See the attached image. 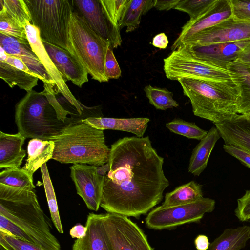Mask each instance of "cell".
Masks as SVG:
<instances>
[{
	"label": "cell",
	"mask_w": 250,
	"mask_h": 250,
	"mask_svg": "<svg viewBox=\"0 0 250 250\" xmlns=\"http://www.w3.org/2000/svg\"><path fill=\"white\" fill-rule=\"evenodd\" d=\"M245 118L250 121V112L243 115Z\"/></svg>",
	"instance_id": "cell-49"
},
{
	"label": "cell",
	"mask_w": 250,
	"mask_h": 250,
	"mask_svg": "<svg viewBox=\"0 0 250 250\" xmlns=\"http://www.w3.org/2000/svg\"><path fill=\"white\" fill-rule=\"evenodd\" d=\"M250 43V40H245L181 47L194 58L213 66L227 70L229 65L237 60L240 54Z\"/></svg>",
	"instance_id": "cell-14"
},
{
	"label": "cell",
	"mask_w": 250,
	"mask_h": 250,
	"mask_svg": "<svg viewBox=\"0 0 250 250\" xmlns=\"http://www.w3.org/2000/svg\"><path fill=\"white\" fill-rule=\"evenodd\" d=\"M0 33L20 41H28L25 28L2 16H0Z\"/></svg>",
	"instance_id": "cell-37"
},
{
	"label": "cell",
	"mask_w": 250,
	"mask_h": 250,
	"mask_svg": "<svg viewBox=\"0 0 250 250\" xmlns=\"http://www.w3.org/2000/svg\"><path fill=\"white\" fill-rule=\"evenodd\" d=\"M235 216L240 221L250 220V189L237 201V207L234 210Z\"/></svg>",
	"instance_id": "cell-41"
},
{
	"label": "cell",
	"mask_w": 250,
	"mask_h": 250,
	"mask_svg": "<svg viewBox=\"0 0 250 250\" xmlns=\"http://www.w3.org/2000/svg\"><path fill=\"white\" fill-rule=\"evenodd\" d=\"M144 90L149 103L157 109L166 110L179 106L178 103L173 98V93L166 88L148 85L144 87Z\"/></svg>",
	"instance_id": "cell-32"
},
{
	"label": "cell",
	"mask_w": 250,
	"mask_h": 250,
	"mask_svg": "<svg viewBox=\"0 0 250 250\" xmlns=\"http://www.w3.org/2000/svg\"><path fill=\"white\" fill-rule=\"evenodd\" d=\"M43 83L42 91L32 90L27 92L15 106V119L18 132L26 138L49 141L79 120L68 117V114H79L66 110L57 98L58 94L53 86Z\"/></svg>",
	"instance_id": "cell-2"
},
{
	"label": "cell",
	"mask_w": 250,
	"mask_h": 250,
	"mask_svg": "<svg viewBox=\"0 0 250 250\" xmlns=\"http://www.w3.org/2000/svg\"><path fill=\"white\" fill-rule=\"evenodd\" d=\"M104 224L112 250H153L142 230L127 217L107 213Z\"/></svg>",
	"instance_id": "cell-11"
},
{
	"label": "cell",
	"mask_w": 250,
	"mask_h": 250,
	"mask_svg": "<svg viewBox=\"0 0 250 250\" xmlns=\"http://www.w3.org/2000/svg\"><path fill=\"white\" fill-rule=\"evenodd\" d=\"M245 40H250V21L237 19L233 16L213 27L198 33L184 42L181 46L231 42Z\"/></svg>",
	"instance_id": "cell-12"
},
{
	"label": "cell",
	"mask_w": 250,
	"mask_h": 250,
	"mask_svg": "<svg viewBox=\"0 0 250 250\" xmlns=\"http://www.w3.org/2000/svg\"><path fill=\"white\" fill-rule=\"evenodd\" d=\"M70 169L77 194L89 209L98 211L102 198L104 178L109 170L108 163L100 166L75 164Z\"/></svg>",
	"instance_id": "cell-10"
},
{
	"label": "cell",
	"mask_w": 250,
	"mask_h": 250,
	"mask_svg": "<svg viewBox=\"0 0 250 250\" xmlns=\"http://www.w3.org/2000/svg\"><path fill=\"white\" fill-rule=\"evenodd\" d=\"M103 11L110 21L119 28V24L130 0H99ZM120 29V28H119Z\"/></svg>",
	"instance_id": "cell-36"
},
{
	"label": "cell",
	"mask_w": 250,
	"mask_h": 250,
	"mask_svg": "<svg viewBox=\"0 0 250 250\" xmlns=\"http://www.w3.org/2000/svg\"><path fill=\"white\" fill-rule=\"evenodd\" d=\"M164 162L148 136L119 139L110 148L100 207L126 217L146 214L162 200L169 185Z\"/></svg>",
	"instance_id": "cell-1"
},
{
	"label": "cell",
	"mask_w": 250,
	"mask_h": 250,
	"mask_svg": "<svg viewBox=\"0 0 250 250\" xmlns=\"http://www.w3.org/2000/svg\"><path fill=\"white\" fill-rule=\"evenodd\" d=\"M220 138L217 127L212 126L193 149L189 160V172L194 176H199L206 169L211 153Z\"/></svg>",
	"instance_id": "cell-24"
},
{
	"label": "cell",
	"mask_w": 250,
	"mask_h": 250,
	"mask_svg": "<svg viewBox=\"0 0 250 250\" xmlns=\"http://www.w3.org/2000/svg\"><path fill=\"white\" fill-rule=\"evenodd\" d=\"M224 151L238 159L242 164L250 169V152L233 144H224Z\"/></svg>",
	"instance_id": "cell-42"
},
{
	"label": "cell",
	"mask_w": 250,
	"mask_h": 250,
	"mask_svg": "<svg viewBox=\"0 0 250 250\" xmlns=\"http://www.w3.org/2000/svg\"><path fill=\"white\" fill-rule=\"evenodd\" d=\"M26 138L18 132L0 131V168H20L26 151L22 148Z\"/></svg>",
	"instance_id": "cell-23"
},
{
	"label": "cell",
	"mask_w": 250,
	"mask_h": 250,
	"mask_svg": "<svg viewBox=\"0 0 250 250\" xmlns=\"http://www.w3.org/2000/svg\"><path fill=\"white\" fill-rule=\"evenodd\" d=\"M87 227L81 224H77L69 231V234L73 238L81 239L84 237L87 231Z\"/></svg>",
	"instance_id": "cell-46"
},
{
	"label": "cell",
	"mask_w": 250,
	"mask_h": 250,
	"mask_svg": "<svg viewBox=\"0 0 250 250\" xmlns=\"http://www.w3.org/2000/svg\"><path fill=\"white\" fill-rule=\"evenodd\" d=\"M224 144L237 146L250 152V121L243 115L215 125Z\"/></svg>",
	"instance_id": "cell-21"
},
{
	"label": "cell",
	"mask_w": 250,
	"mask_h": 250,
	"mask_svg": "<svg viewBox=\"0 0 250 250\" xmlns=\"http://www.w3.org/2000/svg\"><path fill=\"white\" fill-rule=\"evenodd\" d=\"M54 147L53 141L31 139L27 147L28 157L21 168L33 176L34 173L39 167L52 159Z\"/></svg>",
	"instance_id": "cell-26"
},
{
	"label": "cell",
	"mask_w": 250,
	"mask_h": 250,
	"mask_svg": "<svg viewBox=\"0 0 250 250\" xmlns=\"http://www.w3.org/2000/svg\"><path fill=\"white\" fill-rule=\"evenodd\" d=\"M166 126L174 133L200 141L208 132L198 127L195 123L187 122L180 118H175L166 123Z\"/></svg>",
	"instance_id": "cell-34"
},
{
	"label": "cell",
	"mask_w": 250,
	"mask_h": 250,
	"mask_svg": "<svg viewBox=\"0 0 250 250\" xmlns=\"http://www.w3.org/2000/svg\"><path fill=\"white\" fill-rule=\"evenodd\" d=\"M227 71L240 91L239 114L250 112V66L235 61L229 65Z\"/></svg>",
	"instance_id": "cell-25"
},
{
	"label": "cell",
	"mask_w": 250,
	"mask_h": 250,
	"mask_svg": "<svg viewBox=\"0 0 250 250\" xmlns=\"http://www.w3.org/2000/svg\"><path fill=\"white\" fill-rule=\"evenodd\" d=\"M0 78L11 88L27 92L38 85L39 77L19 58L7 54L0 46Z\"/></svg>",
	"instance_id": "cell-17"
},
{
	"label": "cell",
	"mask_w": 250,
	"mask_h": 250,
	"mask_svg": "<svg viewBox=\"0 0 250 250\" xmlns=\"http://www.w3.org/2000/svg\"><path fill=\"white\" fill-rule=\"evenodd\" d=\"M30 13L31 24L39 31L42 42L68 51V26L73 11L69 0H24Z\"/></svg>",
	"instance_id": "cell-7"
},
{
	"label": "cell",
	"mask_w": 250,
	"mask_h": 250,
	"mask_svg": "<svg viewBox=\"0 0 250 250\" xmlns=\"http://www.w3.org/2000/svg\"><path fill=\"white\" fill-rule=\"evenodd\" d=\"M217 0H180L175 9L188 13L190 21L196 20L207 13Z\"/></svg>",
	"instance_id": "cell-35"
},
{
	"label": "cell",
	"mask_w": 250,
	"mask_h": 250,
	"mask_svg": "<svg viewBox=\"0 0 250 250\" xmlns=\"http://www.w3.org/2000/svg\"><path fill=\"white\" fill-rule=\"evenodd\" d=\"M0 231L22 241L35 244L32 239L24 230L1 214Z\"/></svg>",
	"instance_id": "cell-39"
},
{
	"label": "cell",
	"mask_w": 250,
	"mask_h": 250,
	"mask_svg": "<svg viewBox=\"0 0 250 250\" xmlns=\"http://www.w3.org/2000/svg\"><path fill=\"white\" fill-rule=\"evenodd\" d=\"M0 184L16 188H35L33 176L22 168H6L0 172Z\"/></svg>",
	"instance_id": "cell-33"
},
{
	"label": "cell",
	"mask_w": 250,
	"mask_h": 250,
	"mask_svg": "<svg viewBox=\"0 0 250 250\" xmlns=\"http://www.w3.org/2000/svg\"><path fill=\"white\" fill-rule=\"evenodd\" d=\"M203 198L202 186L191 181L182 185L165 195L161 206L169 207L191 203Z\"/></svg>",
	"instance_id": "cell-28"
},
{
	"label": "cell",
	"mask_w": 250,
	"mask_h": 250,
	"mask_svg": "<svg viewBox=\"0 0 250 250\" xmlns=\"http://www.w3.org/2000/svg\"><path fill=\"white\" fill-rule=\"evenodd\" d=\"M233 16L250 21V0H230Z\"/></svg>",
	"instance_id": "cell-43"
},
{
	"label": "cell",
	"mask_w": 250,
	"mask_h": 250,
	"mask_svg": "<svg viewBox=\"0 0 250 250\" xmlns=\"http://www.w3.org/2000/svg\"><path fill=\"white\" fill-rule=\"evenodd\" d=\"M233 16L230 0H217L212 8L201 18L193 21L189 20L184 25L171 46V50L177 49L184 42L198 33Z\"/></svg>",
	"instance_id": "cell-16"
},
{
	"label": "cell",
	"mask_w": 250,
	"mask_h": 250,
	"mask_svg": "<svg viewBox=\"0 0 250 250\" xmlns=\"http://www.w3.org/2000/svg\"><path fill=\"white\" fill-rule=\"evenodd\" d=\"M54 64L66 81L82 87L88 81V72L72 54L56 45L42 42Z\"/></svg>",
	"instance_id": "cell-18"
},
{
	"label": "cell",
	"mask_w": 250,
	"mask_h": 250,
	"mask_svg": "<svg viewBox=\"0 0 250 250\" xmlns=\"http://www.w3.org/2000/svg\"><path fill=\"white\" fill-rule=\"evenodd\" d=\"M40 168L51 220L57 231L60 233H63V229L60 216L55 192L46 163L42 165Z\"/></svg>",
	"instance_id": "cell-31"
},
{
	"label": "cell",
	"mask_w": 250,
	"mask_h": 250,
	"mask_svg": "<svg viewBox=\"0 0 250 250\" xmlns=\"http://www.w3.org/2000/svg\"><path fill=\"white\" fill-rule=\"evenodd\" d=\"M0 250H7L4 247H3L2 245H0Z\"/></svg>",
	"instance_id": "cell-50"
},
{
	"label": "cell",
	"mask_w": 250,
	"mask_h": 250,
	"mask_svg": "<svg viewBox=\"0 0 250 250\" xmlns=\"http://www.w3.org/2000/svg\"><path fill=\"white\" fill-rule=\"evenodd\" d=\"M49 140L55 144L52 159L61 163L100 166L108 163L110 148L105 144L104 130L82 120Z\"/></svg>",
	"instance_id": "cell-5"
},
{
	"label": "cell",
	"mask_w": 250,
	"mask_h": 250,
	"mask_svg": "<svg viewBox=\"0 0 250 250\" xmlns=\"http://www.w3.org/2000/svg\"><path fill=\"white\" fill-rule=\"evenodd\" d=\"M71 54L81 63L92 78L106 82L105 61L110 43L97 35L83 17L73 12L68 26Z\"/></svg>",
	"instance_id": "cell-6"
},
{
	"label": "cell",
	"mask_w": 250,
	"mask_h": 250,
	"mask_svg": "<svg viewBox=\"0 0 250 250\" xmlns=\"http://www.w3.org/2000/svg\"><path fill=\"white\" fill-rule=\"evenodd\" d=\"M168 42L167 36L164 33H161L153 37L152 44L155 47L165 49L167 47Z\"/></svg>",
	"instance_id": "cell-45"
},
{
	"label": "cell",
	"mask_w": 250,
	"mask_h": 250,
	"mask_svg": "<svg viewBox=\"0 0 250 250\" xmlns=\"http://www.w3.org/2000/svg\"><path fill=\"white\" fill-rule=\"evenodd\" d=\"M194 243L197 250H207L210 245L208 237L205 235H198Z\"/></svg>",
	"instance_id": "cell-47"
},
{
	"label": "cell",
	"mask_w": 250,
	"mask_h": 250,
	"mask_svg": "<svg viewBox=\"0 0 250 250\" xmlns=\"http://www.w3.org/2000/svg\"><path fill=\"white\" fill-rule=\"evenodd\" d=\"M215 207L214 200L205 197L187 204L169 207L160 206L148 214L146 225L149 229H162L197 222L205 213L213 211Z\"/></svg>",
	"instance_id": "cell-9"
},
{
	"label": "cell",
	"mask_w": 250,
	"mask_h": 250,
	"mask_svg": "<svg viewBox=\"0 0 250 250\" xmlns=\"http://www.w3.org/2000/svg\"><path fill=\"white\" fill-rule=\"evenodd\" d=\"M164 70L166 77L172 80L189 78L206 81H232L227 70L194 58L182 47L172 51L164 59Z\"/></svg>",
	"instance_id": "cell-8"
},
{
	"label": "cell",
	"mask_w": 250,
	"mask_h": 250,
	"mask_svg": "<svg viewBox=\"0 0 250 250\" xmlns=\"http://www.w3.org/2000/svg\"><path fill=\"white\" fill-rule=\"evenodd\" d=\"M93 30L99 36L108 41L112 48L121 46L122 41L119 27L108 19L102 9L99 0H73Z\"/></svg>",
	"instance_id": "cell-15"
},
{
	"label": "cell",
	"mask_w": 250,
	"mask_h": 250,
	"mask_svg": "<svg viewBox=\"0 0 250 250\" xmlns=\"http://www.w3.org/2000/svg\"><path fill=\"white\" fill-rule=\"evenodd\" d=\"M250 239V226L228 228L210 243L207 250H240Z\"/></svg>",
	"instance_id": "cell-27"
},
{
	"label": "cell",
	"mask_w": 250,
	"mask_h": 250,
	"mask_svg": "<svg viewBox=\"0 0 250 250\" xmlns=\"http://www.w3.org/2000/svg\"><path fill=\"white\" fill-rule=\"evenodd\" d=\"M236 61L250 66V43L241 52Z\"/></svg>",
	"instance_id": "cell-48"
},
{
	"label": "cell",
	"mask_w": 250,
	"mask_h": 250,
	"mask_svg": "<svg viewBox=\"0 0 250 250\" xmlns=\"http://www.w3.org/2000/svg\"><path fill=\"white\" fill-rule=\"evenodd\" d=\"M0 16L25 28L31 20L24 0H0Z\"/></svg>",
	"instance_id": "cell-30"
},
{
	"label": "cell",
	"mask_w": 250,
	"mask_h": 250,
	"mask_svg": "<svg viewBox=\"0 0 250 250\" xmlns=\"http://www.w3.org/2000/svg\"><path fill=\"white\" fill-rule=\"evenodd\" d=\"M180 0H156L154 7L159 10H169L175 9Z\"/></svg>",
	"instance_id": "cell-44"
},
{
	"label": "cell",
	"mask_w": 250,
	"mask_h": 250,
	"mask_svg": "<svg viewBox=\"0 0 250 250\" xmlns=\"http://www.w3.org/2000/svg\"><path fill=\"white\" fill-rule=\"evenodd\" d=\"M91 126L101 130L111 129L131 133L143 137L150 121L148 118H116L89 117L82 120Z\"/></svg>",
	"instance_id": "cell-22"
},
{
	"label": "cell",
	"mask_w": 250,
	"mask_h": 250,
	"mask_svg": "<svg viewBox=\"0 0 250 250\" xmlns=\"http://www.w3.org/2000/svg\"><path fill=\"white\" fill-rule=\"evenodd\" d=\"M25 28L30 45L48 73L53 83L55 91L58 94H61L82 115L86 107L72 94L66 84L67 81L56 67L47 52L41 40L39 30L31 23L27 24Z\"/></svg>",
	"instance_id": "cell-13"
},
{
	"label": "cell",
	"mask_w": 250,
	"mask_h": 250,
	"mask_svg": "<svg viewBox=\"0 0 250 250\" xmlns=\"http://www.w3.org/2000/svg\"><path fill=\"white\" fill-rule=\"evenodd\" d=\"M104 215L94 213L88 214L86 235L75 241L72 250H112L104 224Z\"/></svg>",
	"instance_id": "cell-20"
},
{
	"label": "cell",
	"mask_w": 250,
	"mask_h": 250,
	"mask_svg": "<svg viewBox=\"0 0 250 250\" xmlns=\"http://www.w3.org/2000/svg\"><path fill=\"white\" fill-rule=\"evenodd\" d=\"M184 95L190 100L194 115L214 125L239 114L240 91L233 81H206L180 78Z\"/></svg>",
	"instance_id": "cell-4"
},
{
	"label": "cell",
	"mask_w": 250,
	"mask_h": 250,
	"mask_svg": "<svg viewBox=\"0 0 250 250\" xmlns=\"http://www.w3.org/2000/svg\"><path fill=\"white\" fill-rule=\"evenodd\" d=\"M105 74L109 79H117L121 75V70L113 52V48L109 46L105 61Z\"/></svg>",
	"instance_id": "cell-40"
},
{
	"label": "cell",
	"mask_w": 250,
	"mask_h": 250,
	"mask_svg": "<svg viewBox=\"0 0 250 250\" xmlns=\"http://www.w3.org/2000/svg\"><path fill=\"white\" fill-rule=\"evenodd\" d=\"M156 0H130L119 24L120 29L126 27V32L137 28L143 15L154 7Z\"/></svg>",
	"instance_id": "cell-29"
},
{
	"label": "cell",
	"mask_w": 250,
	"mask_h": 250,
	"mask_svg": "<svg viewBox=\"0 0 250 250\" xmlns=\"http://www.w3.org/2000/svg\"><path fill=\"white\" fill-rule=\"evenodd\" d=\"M0 46L8 54L21 59L43 83L54 85L40 60L33 51L29 41L21 42L0 33Z\"/></svg>",
	"instance_id": "cell-19"
},
{
	"label": "cell",
	"mask_w": 250,
	"mask_h": 250,
	"mask_svg": "<svg viewBox=\"0 0 250 250\" xmlns=\"http://www.w3.org/2000/svg\"><path fill=\"white\" fill-rule=\"evenodd\" d=\"M0 245L7 250H44L38 246L0 231Z\"/></svg>",
	"instance_id": "cell-38"
},
{
	"label": "cell",
	"mask_w": 250,
	"mask_h": 250,
	"mask_svg": "<svg viewBox=\"0 0 250 250\" xmlns=\"http://www.w3.org/2000/svg\"><path fill=\"white\" fill-rule=\"evenodd\" d=\"M0 214L24 230L35 245L44 250H61L51 232L34 188L0 184Z\"/></svg>",
	"instance_id": "cell-3"
}]
</instances>
